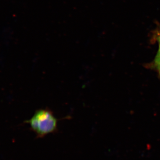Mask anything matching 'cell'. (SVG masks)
<instances>
[{
  "label": "cell",
  "instance_id": "cell-2",
  "mask_svg": "<svg viewBox=\"0 0 160 160\" xmlns=\"http://www.w3.org/2000/svg\"><path fill=\"white\" fill-rule=\"evenodd\" d=\"M159 48L154 60L151 63L152 69L155 70L160 76V44H158Z\"/></svg>",
  "mask_w": 160,
  "mask_h": 160
},
{
  "label": "cell",
  "instance_id": "cell-3",
  "mask_svg": "<svg viewBox=\"0 0 160 160\" xmlns=\"http://www.w3.org/2000/svg\"><path fill=\"white\" fill-rule=\"evenodd\" d=\"M153 39L157 42L158 44H160V25L158 26L157 28L154 30L153 34Z\"/></svg>",
  "mask_w": 160,
  "mask_h": 160
},
{
  "label": "cell",
  "instance_id": "cell-1",
  "mask_svg": "<svg viewBox=\"0 0 160 160\" xmlns=\"http://www.w3.org/2000/svg\"><path fill=\"white\" fill-rule=\"evenodd\" d=\"M38 138H43L48 134L55 132L58 121L52 111L48 109L38 110L31 119L25 122Z\"/></svg>",
  "mask_w": 160,
  "mask_h": 160
}]
</instances>
